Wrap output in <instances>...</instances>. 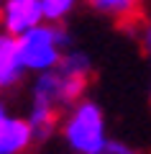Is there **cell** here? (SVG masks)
<instances>
[{
  "label": "cell",
  "mask_w": 151,
  "mask_h": 154,
  "mask_svg": "<svg viewBox=\"0 0 151 154\" xmlns=\"http://www.w3.org/2000/svg\"><path fill=\"white\" fill-rule=\"evenodd\" d=\"M87 85H90V80L67 75L64 69L56 67V69H51V72L33 75L31 100H28V103H41V105H49V108L64 113L69 105H74L77 100L85 98Z\"/></svg>",
  "instance_id": "cell-3"
},
{
  "label": "cell",
  "mask_w": 151,
  "mask_h": 154,
  "mask_svg": "<svg viewBox=\"0 0 151 154\" xmlns=\"http://www.w3.org/2000/svg\"><path fill=\"white\" fill-rule=\"evenodd\" d=\"M59 69H64L67 75L90 80V75H92V59L85 54V51H80V49H67L64 57H62V62H59Z\"/></svg>",
  "instance_id": "cell-9"
},
{
  "label": "cell",
  "mask_w": 151,
  "mask_h": 154,
  "mask_svg": "<svg viewBox=\"0 0 151 154\" xmlns=\"http://www.w3.org/2000/svg\"><path fill=\"white\" fill-rule=\"evenodd\" d=\"M26 121L28 126L33 128V136H36V144L51 139L56 131H59V121H62V113L49 105H41V103H28V110H26Z\"/></svg>",
  "instance_id": "cell-8"
},
{
  "label": "cell",
  "mask_w": 151,
  "mask_h": 154,
  "mask_svg": "<svg viewBox=\"0 0 151 154\" xmlns=\"http://www.w3.org/2000/svg\"><path fill=\"white\" fill-rule=\"evenodd\" d=\"M59 136L74 154H95L108 141V121L92 98H82L62 113Z\"/></svg>",
  "instance_id": "cell-1"
},
{
  "label": "cell",
  "mask_w": 151,
  "mask_h": 154,
  "mask_svg": "<svg viewBox=\"0 0 151 154\" xmlns=\"http://www.w3.org/2000/svg\"><path fill=\"white\" fill-rule=\"evenodd\" d=\"M95 154H143V152L131 146V144H125V141H120V139H108Z\"/></svg>",
  "instance_id": "cell-11"
},
{
  "label": "cell",
  "mask_w": 151,
  "mask_h": 154,
  "mask_svg": "<svg viewBox=\"0 0 151 154\" xmlns=\"http://www.w3.org/2000/svg\"><path fill=\"white\" fill-rule=\"evenodd\" d=\"M69 31L64 23H38L36 28L26 31L18 36V49H21V62L26 67L28 75H41V72H51L59 67L62 57L67 49H72Z\"/></svg>",
  "instance_id": "cell-2"
},
{
  "label": "cell",
  "mask_w": 151,
  "mask_h": 154,
  "mask_svg": "<svg viewBox=\"0 0 151 154\" xmlns=\"http://www.w3.org/2000/svg\"><path fill=\"white\" fill-rule=\"evenodd\" d=\"M80 0H41L44 8V21L49 23H64L67 18L74 13Z\"/></svg>",
  "instance_id": "cell-10"
},
{
  "label": "cell",
  "mask_w": 151,
  "mask_h": 154,
  "mask_svg": "<svg viewBox=\"0 0 151 154\" xmlns=\"http://www.w3.org/2000/svg\"><path fill=\"white\" fill-rule=\"evenodd\" d=\"M38 23H44L41 0H0V31L18 38Z\"/></svg>",
  "instance_id": "cell-4"
},
{
  "label": "cell",
  "mask_w": 151,
  "mask_h": 154,
  "mask_svg": "<svg viewBox=\"0 0 151 154\" xmlns=\"http://www.w3.org/2000/svg\"><path fill=\"white\" fill-rule=\"evenodd\" d=\"M33 144L36 136L26 116H11L5 126L0 128V154H26Z\"/></svg>",
  "instance_id": "cell-6"
},
{
  "label": "cell",
  "mask_w": 151,
  "mask_h": 154,
  "mask_svg": "<svg viewBox=\"0 0 151 154\" xmlns=\"http://www.w3.org/2000/svg\"><path fill=\"white\" fill-rule=\"evenodd\" d=\"M82 3L120 26H136L141 21V11L146 0H82Z\"/></svg>",
  "instance_id": "cell-7"
},
{
  "label": "cell",
  "mask_w": 151,
  "mask_h": 154,
  "mask_svg": "<svg viewBox=\"0 0 151 154\" xmlns=\"http://www.w3.org/2000/svg\"><path fill=\"white\" fill-rule=\"evenodd\" d=\"M11 110H8V105L5 103H3V100H0V128H3V126H5V121H8V118H11Z\"/></svg>",
  "instance_id": "cell-13"
},
{
  "label": "cell",
  "mask_w": 151,
  "mask_h": 154,
  "mask_svg": "<svg viewBox=\"0 0 151 154\" xmlns=\"http://www.w3.org/2000/svg\"><path fill=\"white\" fill-rule=\"evenodd\" d=\"M26 67L21 62V49H18V38L11 33L0 31V93L16 90L26 77Z\"/></svg>",
  "instance_id": "cell-5"
},
{
  "label": "cell",
  "mask_w": 151,
  "mask_h": 154,
  "mask_svg": "<svg viewBox=\"0 0 151 154\" xmlns=\"http://www.w3.org/2000/svg\"><path fill=\"white\" fill-rule=\"evenodd\" d=\"M138 26V41L143 46V51L151 57V18H143V21L136 23Z\"/></svg>",
  "instance_id": "cell-12"
}]
</instances>
